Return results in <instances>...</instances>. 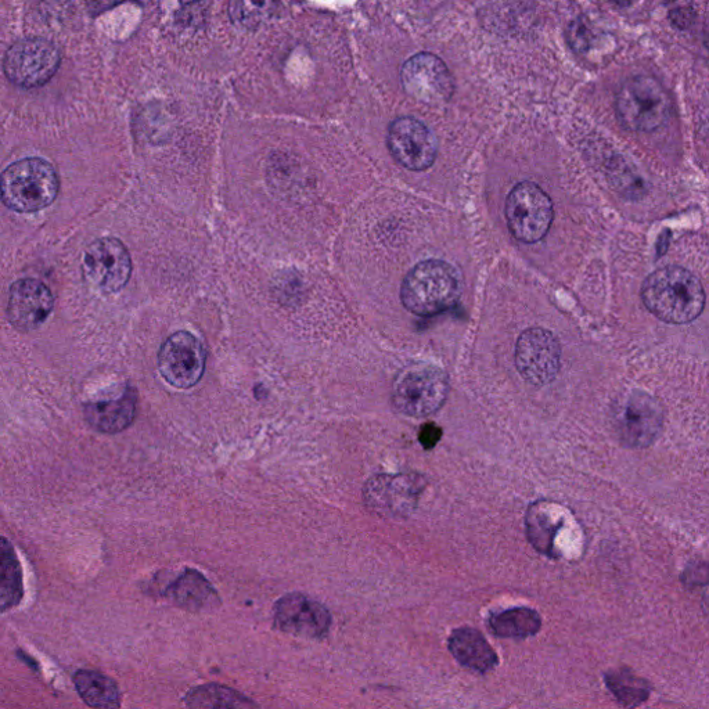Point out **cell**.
I'll return each instance as SVG.
<instances>
[{
	"mask_svg": "<svg viewBox=\"0 0 709 709\" xmlns=\"http://www.w3.org/2000/svg\"><path fill=\"white\" fill-rule=\"evenodd\" d=\"M613 2L617 3L619 6H631L635 0H613Z\"/></svg>",
	"mask_w": 709,
	"mask_h": 709,
	"instance_id": "cell-28",
	"label": "cell"
},
{
	"mask_svg": "<svg viewBox=\"0 0 709 709\" xmlns=\"http://www.w3.org/2000/svg\"><path fill=\"white\" fill-rule=\"evenodd\" d=\"M671 111V97L654 78L628 79L617 96L619 122L629 131L653 132L668 121Z\"/></svg>",
	"mask_w": 709,
	"mask_h": 709,
	"instance_id": "cell-5",
	"label": "cell"
},
{
	"mask_svg": "<svg viewBox=\"0 0 709 709\" xmlns=\"http://www.w3.org/2000/svg\"><path fill=\"white\" fill-rule=\"evenodd\" d=\"M88 282L103 293H118L132 275V259L124 243L114 237L93 241L84 257Z\"/></svg>",
	"mask_w": 709,
	"mask_h": 709,
	"instance_id": "cell-13",
	"label": "cell"
},
{
	"mask_svg": "<svg viewBox=\"0 0 709 709\" xmlns=\"http://www.w3.org/2000/svg\"><path fill=\"white\" fill-rule=\"evenodd\" d=\"M705 291L696 275L680 266H665L651 273L642 286L644 307L671 325H687L703 313Z\"/></svg>",
	"mask_w": 709,
	"mask_h": 709,
	"instance_id": "cell-1",
	"label": "cell"
},
{
	"mask_svg": "<svg viewBox=\"0 0 709 709\" xmlns=\"http://www.w3.org/2000/svg\"><path fill=\"white\" fill-rule=\"evenodd\" d=\"M488 625L496 636L503 639H525L541 631L542 618L534 608L514 607L492 614Z\"/></svg>",
	"mask_w": 709,
	"mask_h": 709,
	"instance_id": "cell-22",
	"label": "cell"
},
{
	"mask_svg": "<svg viewBox=\"0 0 709 709\" xmlns=\"http://www.w3.org/2000/svg\"><path fill=\"white\" fill-rule=\"evenodd\" d=\"M276 7L277 0H230V19L239 27L257 30L272 19Z\"/></svg>",
	"mask_w": 709,
	"mask_h": 709,
	"instance_id": "cell-26",
	"label": "cell"
},
{
	"mask_svg": "<svg viewBox=\"0 0 709 709\" xmlns=\"http://www.w3.org/2000/svg\"><path fill=\"white\" fill-rule=\"evenodd\" d=\"M187 707L196 708H248L257 707L239 691L221 685H205L196 687L186 694Z\"/></svg>",
	"mask_w": 709,
	"mask_h": 709,
	"instance_id": "cell-24",
	"label": "cell"
},
{
	"mask_svg": "<svg viewBox=\"0 0 709 709\" xmlns=\"http://www.w3.org/2000/svg\"><path fill=\"white\" fill-rule=\"evenodd\" d=\"M59 66V50L43 38L21 39L10 46L3 60V70L9 81L25 89L48 84Z\"/></svg>",
	"mask_w": 709,
	"mask_h": 709,
	"instance_id": "cell-9",
	"label": "cell"
},
{
	"mask_svg": "<svg viewBox=\"0 0 709 709\" xmlns=\"http://www.w3.org/2000/svg\"><path fill=\"white\" fill-rule=\"evenodd\" d=\"M462 295V279L455 266L439 259L420 262L403 279V307L417 316H435L455 307Z\"/></svg>",
	"mask_w": 709,
	"mask_h": 709,
	"instance_id": "cell-2",
	"label": "cell"
},
{
	"mask_svg": "<svg viewBox=\"0 0 709 709\" xmlns=\"http://www.w3.org/2000/svg\"><path fill=\"white\" fill-rule=\"evenodd\" d=\"M505 212L511 235L521 243H538L552 228L553 201L536 183L514 186L507 196Z\"/></svg>",
	"mask_w": 709,
	"mask_h": 709,
	"instance_id": "cell-6",
	"label": "cell"
},
{
	"mask_svg": "<svg viewBox=\"0 0 709 709\" xmlns=\"http://www.w3.org/2000/svg\"><path fill=\"white\" fill-rule=\"evenodd\" d=\"M275 628L289 635L323 639L331 626V614L319 601L301 593H290L275 604Z\"/></svg>",
	"mask_w": 709,
	"mask_h": 709,
	"instance_id": "cell-15",
	"label": "cell"
},
{
	"mask_svg": "<svg viewBox=\"0 0 709 709\" xmlns=\"http://www.w3.org/2000/svg\"><path fill=\"white\" fill-rule=\"evenodd\" d=\"M604 679L608 690L624 707H639L644 701L649 700L651 693L649 683L642 678H637L628 669L608 672Z\"/></svg>",
	"mask_w": 709,
	"mask_h": 709,
	"instance_id": "cell-25",
	"label": "cell"
},
{
	"mask_svg": "<svg viewBox=\"0 0 709 709\" xmlns=\"http://www.w3.org/2000/svg\"><path fill=\"white\" fill-rule=\"evenodd\" d=\"M135 390L128 388L120 397L88 403L85 417L96 431L103 434H117L127 430L136 417Z\"/></svg>",
	"mask_w": 709,
	"mask_h": 709,
	"instance_id": "cell-18",
	"label": "cell"
},
{
	"mask_svg": "<svg viewBox=\"0 0 709 709\" xmlns=\"http://www.w3.org/2000/svg\"><path fill=\"white\" fill-rule=\"evenodd\" d=\"M55 308V297L39 280L21 279L10 287L7 318L17 330L32 331L46 322Z\"/></svg>",
	"mask_w": 709,
	"mask_h": 709,
	"instance_id": "cell-17",
	"label": "cell"
},
{
	"mask_svg": "<svg viewBox=\"0 0 709 709\" xmlns=\"http://www.w3.org/2000/svg\"><path fill=\"white\" fill-rule=\"evenodd\" d=\"M24 597L23 570L16 550L0 536V611L19 606Z\"/></svg>",
	"mask_w": 709,
	"mask_h": 709,
	"instance_id": "cell-21",
	"label": "cell"
},
{
	"mask_svg": "<svg viewBox=\"0 0 709 709\" xmlns=\"http://www.w3.org/2000/svg\"><path fill=\"white\" fill-rule=\"evenodd\" d=\"M514 359L518 373L527 383L536 387L552 383L561 366L559 340L552 331L531 327L518 337Z\"/></svg>",
	"mask_w": 709,
	"mask_h": 709,
	"instance_id": "cell-11",
	"label": "cell"
},
{
	"mask_svg": "<svg viewBox=\"0 0 709 709\" xmlns=\"http://www.w3.org/2000/svg\"><path fill=\"white\" fill-rule=\"evenodd\" d=\"M60 190L55 167L30 157L9 165L0 175V200L9 210L34 214L55 203Z\"/></svg>",
	"mask_w": 709,
	"mask_h": 709,
	"instance_id": "cell-3",
	"label": "cell"
},
{
	"mask_svg": "<svg viewBox=\"0 0 709 709\" xmlns=\"http://www.w3.org/2000/svg\"><path fill=\"white\" fill-rule=\"evenodd\" d=\"M453 658L463 667L478 673L491 672L499 664L498 655L477 629L464 626L452 632L448 642Z\"/></svg>",
	"mask_w": 709,
	"mask_h": 709,
	"instance_id": "cell-19",
	"label": "cell"
},
{
	"mask_svg": "<svg viewBox=\"0 0 709 709\" xmlns=\"http://www.w3.org/2000/svg\"><path fill=\"white\" fill-rule=\"evenodd\" d=\"M525 531L532 547L550 559L565 557L560 538L565 532H577L578 524L570 511L550 500H539L529 506L525 516Z\"/></svg>",
	"mask_w": 709,
	"mask_h": 709,
	"instance_id": "cell-14",
	"label": "cell"
},
{
	"mask_svg": "<svg viewBox=\"0 0 709 709\" xmlns=\"http://www.w3.org/2000/svg\"><path fill=\"white\" fill-rule=\"evenodd\" d=\"M664 408L657 399L633 391L615 409V430L626 448L644 449L657 441L664 427Z\"/></svg>",
	"mask_w": 709,
	"mask_h": 709,
	"instance_id": "cell-8",
	"label": "cell"
},
{
	"mask_svg": "<svg viewBox=\"0 0 709 709\" xmlns=\"http://www.w3.org/2000/svg\"><path fill=\"white\" fill-rule=\"evenodd\" d=\"M401 78L406 93L424 103L445 102L455 89L448 67L431 53H419L406 61Z\"/></svg>",
	"mask_w": 709,
	"mask_h": 709,
	"instance_id": "cell-16",
	"label": "cell"
},
{
	"mask_svg": "<svg viewBox=\"0 0 709 709\" xmlns=\"http://www.w3.org/2000/svg\"><path fill=\"white\" fill-rule=\"evenodd\" d=\"M79 696L93 708H118L121 694L113 679L95 671H78L74 676Z\"/></svg>",
	"mask_w": 709,
	"mask_h": 709,
	"instance_id": "cell-23",
	"label": "cell"
},
{
	"mask_svg": "<svg viewBox=\"0 0 709 709\" xmlns=\"http://www.w3.org/2000/svg\"><path fill=\"white\" fill-rule=\"evenodd\" d=\"M387 146L391 156L409 171H426L433 167L438 142L433 131L412 117H401L388 129Z\"/></svg>",
	"mask_w": 709,
	"mask_h": 709,
	"instance_id": "cell-12",
	"label": "cell"
},
{
	"mask_svg": "<svg viewBox=\"0 0 709 709\" xmlns=\"http://www.w3.org/2000/svg\"><path fill=\"white\" fill-rule=\"evenodd\" d=\"M442 431L441 427H438L435 423H426L421 426L419 431V442L426 451H431L437 446L438 442L441 441Z\"/></svg>",
	"mask_w": 709,
	"mask_h": 709,
	"instance_id": "cell-27",
	"label": "cell"
},
{
	"mask_svg": "<svg viewBox=\"0 0 709 709\" xmlns=\"http://www.w3.org/2000/svg\"><path fill=\"white\" fill-rule=\"evenodd\" d=\"M426 487L427 480L421 474L374 475L366 482L363 499L367 509L381 517L406 518L416 510Z\"/></svg>",
	"mask_w": 709,
	"mask_h": 709,
	"instance_id": "cell-7",
	"label": "cell"
},
{
	"mask_svg": "<svg viewBox=\"0 0 709 709\" xmlns=\"http://www.w3.org/2000/svg\"><path fill=\"white\" fill-rule=\"evenodd\" d=\"M205 349L189 331H176L161 345L158 370L172 387L189 390L199 384L205 372Z\"/></svg>",
	"mask_w": 709,
	"mask_h": 709,
	"instance_id": "cell-10",
	"label": "cell"
},
{
	"mask_svg": "<svg viewBox=\"0 0 709 709\" xmlns=\"http://www.w3.org/2000/svg\"><path fill=\"white\" fill-rule=\"evenodd\" d=\"M448 392V376L441 367L416 362L399 372L392 388V403L402 415L420 419L438 412Z\"/></svg>",
	"mask_w": 709,
	"mask_h": 709,
	"instance_id": "cell-4",
	"label": "cell"
},
{
	"mask_svg": "<svg viewBox=\"0 0 709 709\" xmlns=\"http://www.w3.org/2000/svg\"><path fill=\"white\" fill-rule=\"evenodd\" d=\"M165 596L183 610L199 611L215 610L221 604L217 590L203 574L194 570H186L181 577L169 585Z\"/></svg>",
	"mask_w": 709,
	"mask_h": 709,
	"instance_id": "cell-20",
	"label": "cell"
}]
</instances>
